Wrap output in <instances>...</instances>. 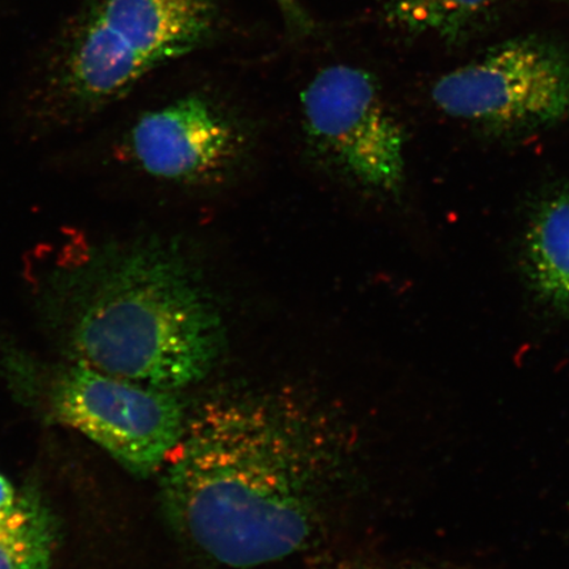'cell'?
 I'll list each match as a JSON object with an SVG mask.
<instances>
[{"label": "cell", "instance_id": "obj_1", "mask_svg": "<svg viewBox=\"0 0 569 569\" xmlns=\"http://www.w3.org/2000/svg\"><path fill=\"white\" fill-rule=\"evenodd\" d=\"M336 429L287 396L219 398L188 416L163 466L170 523L230 568L274 563L308 549L343 475Z\"/></svg>", "mask_w": 569, "mask_h": 569}, {"label": "cell", "instance_id": "obj_2", "mask_svg": "<svg viewBox=\"0 0 569 569\" xmlns=\"http://www.w3.org/2000/svg\"><path fill=\"white\" fill-rule=\"evenodd\" d=\"M38 308L71 360L154 389L202 381L224 348L216 300L161 241H103L61 256L42 277Z\"/></svg>", "mask_w": 569, "mask_h": 569}, {"label": "cell", "instance_id": "obj_4", "mask_svg": "<svg viewBox=\"0 0 569 569\" xmlns=\"http://www.w3.org/2000/svg\"><path fill=\"white\" fill-rule=\"evenodd\" d=\"M440 111L495 130H529L569 113V59L549 42H503L433 84Z\"/></svg>", "mask_w": 569, "mask_h": 569}, {"label": "cell", "instance_id": "obj_8", "mask_svg": "<svg viewBox=\"0 0 569 569\" xmlns=\"http://www.w3.org/2000/svg\"><path fill=\"white\" fill-rule=\"evenodd\" d=\"M523 268L539 301L569 319V187L533 212L525 238Z\"/></svg>", "mask_w": 569, "mask_h": 569}, {"label": "cell", "instance_id": "obj_13", "mask_svg": "<svg viewBox=\"0 0 569 569\" xmlns=\"http://www.w3.org/2000/svg\"><path fill=\"white\" fill-rule=\"evenodd\" d=\"M17 498L18 496L10 481L3 475H0V515L9 510L16 503Z\"/></svg>", "mask_w": 569, "mask_h": 569}, {"label": "cell", "instance_id": "obj_6", "mask_svg": "<svg viewBox=\"0 0 569 569\" xmlns=\"http://www.w3.org/2000/svg\"><path fill=\"white\" fill-rule=\"evenodd\" d=\"M306 133L320 156L360 187L393 193L405 178V134L375 78L347 66L326 68L301 96Z\"/></svg>", "mask_w": 569, "mask_h": 569}, {"label": "cell", "instance_id": "obj_9", "mask_svg": "<svg viewBox=\"0 0 569 569\" xmlns=\"http://www.w3.org/2000/svg\"><path fill=\"white\" fill-rule=\"evenodd\" d=\"M53 517L34 496H18L0 515V569H51Z\"/></svg>", "mask_w": 569, "mask_h": 569}, {"label": "cell", "instance_id": "obj_7", "mask_svg": "<svg viewBox=\"0 0 569 569\" xmlns=\"http://www.w3.org/2000/svg\"><path fill=\"white\" fill-rule=\"evenodd\" d=\"M239 134L204 99L188 97L146 113L127 138L130 159L160 180H206L237 158Z\"/></svg>", "mask_w": 569, "mask_h": 569}, {"label": "cell", "instance_id": "obj_10", "mask_svg": "<svg viewBox=\"0 0 569 569\" xmlns=\"http://www.w3.org/2000/svg\"><path fill=\"white\" fill-rule=\"evenodd\" d=\"M493 0H415L416 26L453 28L478 18Z\"/></svg>", "mask_w": 569, "mask_h": 569}, {"label": "cell", "instance_id": "obj_11", "mask_svg": "<svg viewBox=\"0 0 569 569\" xmlns=\"http://www.w3.org/2000/svg\"><path fill=\"white\" fill-rule=\"evenodd\" d=\"M277 4H279L287 16L288 19L293 21L296 27L308 28L310 21L300 4H298L297 0H276Z\"/></svg>", "mask_w": 569, "mask_h": 569}, {"label": "cell", "instance_id": "obj_3", "mask_svg": "<svg viewBox=\"0 0 569 569\" xmlns=\"http://www.w3.org/2000/svg\"><path fill=\"white\" fill-rule=\"evenodd\" d=\"M212 0H97L49 83V119L73 123L209 38Z\"/></svg>", "mask_w": 569, "mask_h": 569}, {"label": "cell", "instance_id": "obj_14", "mask_svg": "<svg viewBox=\"0 0 569 569\" xmlns=\"http://www.w3.org/2000/svg\"><path fill=\"white\" fill-rule=\"evenodd\" d=\"M345 569H352V568L348 567V568H345Z\"/></svg>", "mask_w": 569, "mask_h": 569}, {"label": "cell", "instance_id": "obj_5", "mask_svg": "<svg viewBox=\"0 0 569 569\" xmlns=\"http://www.w3.org/2000/svg\"><path fill=\"white\" fill-rule=\"evenodd\" d=\"M53 408L61 422L101 446L131 472L144 476L166 466L188 418L173 391L76 361L56 381Z\"/></svg>", "mask_w": 569, "mask_h": 569}, {"label": "cell", "instance_id": "obj_12", "mask_svg": "<svg viewBox=\"0 0 569 569\" xmlns=\"http://www.w3.org/2000/svg\"><path fill=\"white\" fill-rule=\"evenodd\" d=\"M390 9L408 23L416 24V4L415 0H387Z\"/></svg>", "mask_w": 569, "mask_h": 569}]
</instances>
